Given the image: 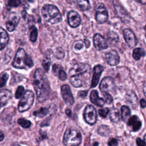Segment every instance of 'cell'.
<instances>
[{
    "mask_svg": "<svg viewBox=\"0 0 146 146\" xmlns=\"http://www.w3.org/2000/svg\"><path fill=\"white\" fill-rule=\"evenodd\" d=\"M119 38L117 34L114 32H111L107 37L108 42L111 46L116 44L119 41Z\"/></svg>",
    "mask_w": 146,
    "mask_h": 146,
    "instance_id": "cell-22",
    "label": "cell"
},
{
    "mask_svg": "<svg viewBox=\"0 0 146 146\" xmlns=\"http://www.w3.org/2000/svg\"><path fill=\"white\" fill-rule=\"evenodd\" d=\"M38 36V30L34 26L30 27V39L31 42H35Z\"/></svg>",
    "mask_w": 146,
    "mask_h": 146,
    "instance_id": "cell-28",
    "label": "cell"
},
{
    "mask_svg": "<svg viewBox=\"0 0 146 146\" xmlns=\"http://www.w3.org/2000/svg\"><path fill=\"white\" fill-rule=\"evenodd\" d=\"M21 3V0H8L7 5L9 7H15L19 6Z\"/></svg>",
    "mask_w": 146,
    "mask_h": 146,
    "instance_id": "cell-35",
    "label": "cell"
},
{
    "mask_svg": "<svg viewBox=\"0 0 146 146\" xmlns=\"http://www.w3.org/2000/svg\"><path fill=\"white\" fill-rule=\"evenodd\" d=\"M54 55L58 59H62L64 56V50L62 47H57L54 51Z\"/></svg>",
    "mask_w": 146,
    "mask_h": 146,
    "instance_id": "cell-30",
    "label": "cell"
},
{
    "mask_svg": "<svg viewBox=\"0 0 146 146\" xmlns=\"http://www.w3.org/2000/svg\"><path fill=\"white\" fill-rule=\"evenodd\" d=\"M34 100V95L33 92L30 90L26 91L18 104L19 111L23 112L30 108L33 104Z\"/></svg>",
    "mask_w": 146,
    "mask_h": 146,
    "instance_id": "cell-6",
    "label": "cell"
},
{
    "mask_svg": "<svg viewBox=\"0 0 146 146\" xmlns=\"http://www.w3.org/2000/svg\"><path fill=\"white\" fill-rule=\"evenodd\" d=\"M140 3L143 5H145L146 4V0H137Z\"/></svg>",
    "mask_w": 146,
    "mask_h": 146,
    "instance_id": "cell-48",
    "label": "cell"
},
{
    "mask_svg": "<svg viewBox=\"0 0 146 146\" xmlns=\"http://www.w3.org/2000/svg\"><path fill=\"white\" fill-rule=\"evenodd\" d=\"M140 106L142 108H145L146 107V101L144 99H141L140 101Z\"/></svg>",
    "mask_w": 146,
    "mask_h": 146,
    "instance_id": "cell-44",
    "label": "cell"
},
{
    "mask_svg": "<svg viewBox=\"0 0 146 146\" xmlns=\"http://www.w3.org/2000/svg\"><path fill=\"white\" fill-rule=\"evenodd\" d=\"M66 113L67 116H68L69 117L71 116V111L70 109H67L66 110Z\"/></svg>",
    "mask_w": 146,
    "mask_h": 146,
    "instance_id": "cell-46",
    "label": "cell"
},
{
    "mask_svg": "<svg viewBox=\"0 0 146 146\" xmlns=\"http://www.w3.org/2000/svg\"><path fill=\"white\" fill-rule=\"evenodd\" d=\"M79 9L82 11H86L90 9L89 0H76Z\"/></svg>",
    "mask_w": 146,
    "mask_h": 146,
    "instance_id": "cell-23",
    "label": "cell"
},
{
    "mask_svg": "<svg viewBox=\"0 0 146 146\" xmlns=\"http://www.w3.org/2000/svg\"><path fill=\"white\" fill-rule=\"evenodd\" d=\"M103 95L104 96V100L106 103H107V104H111L112 102V98L111 96V95H110L108 93H103Z\"/></svg>",
    "mask_w": 146,
    "mask_h": 146,
    "instance_id": "cell-36",
    "label": "cell"
},
{
    "mask_svg": "<svg viewBox=\"0 0 146 146\" xmlns=\"http://www.w3.org/2000/svg\"><path fill=\"white\" fill-rule=\"evenodd\" d=\"M108 14L106 7L103 3L100 4L96 12V21L98 23L102 24L105 23L108 20Z\"/></svg>",
    "mask_w": 146,
    "mask_h": 146,
    "instance_id": "cell-9",
    "label": "cell"
},
{
    "mask_svg": "<svg viewBox=\"0 0 146 146\" xmlns=\"http://www.w3.org/2000/svg\"><path fill=\"white\" fill-rule=\"evenodd\" d=\"M143 92L145 96L146 97V83L144 85V87H143Z\"/></svg>",
    "mask_w": 146,
    "mask_h": 146,
    "instance_id": "cell-47",
    "label": "cell"
},
{
    "mask_svg": "<svg viewBox=\"0 0 146 146\" xmlns=\"http://www.w3.org/2000/svg\"><path fill=\"white\" fill-rule=\"evenodd\" d=\"M104 59L110 66H116L120 62V57L117 52L115 50H111L104 55Z\"/></svg>",
    "mask_w": 146,
    "mask_h": 146,
    "instance_id": "cell-11",
    "label": "cell"
},
{
    "mask_svg": "<svg viewBox=\"0 0 146 146\" xmlns=\"http://www.w3.org/2000/svg\"><path fill=\"white\" fill-rule=\"evenodd\" d=\"M124 38L130 48H133L137 43V38L133 31L129 29H125L123 30Z\"/></svg>",
    "mask_w": 146,
    "mask_h": 146,
    "instance_id": "cell-10",
    "label": "cell"
},
{
    "mask_svg": "<svg viewBox=\"0 0 146 146\" xmlns=\"http://www.w3.org/2000/svg\"><path fill=\"white\" fill-rule=\"evenodd\" d=\"M127 124L129 127H131L133 131L136 132L139 130L141 128V122L137 116L133 115L129 119Z\"/></svg>",
    "mask_w": 146,
    "mask_h": 146,
    "instance_id": "cell-17",
    "label": "cell"
},
{
    "mask_svg": "<svg viewBox=\"0 0 146 146\" xmlns=\"http://www.w3.org/2000/svg\"><path fill=\"white\" fill-rule=\"evenodd\" d=\"M3 137H4V135H3V133L2 131H1V137H0L1 141H2V140H3Z\"/></svg>",
    "mask_w": 146,
    "mask_h": 146,
    "instance_id": "cell-49",
    "label": "cell"
},
{
    "mask_svg": "<svg viewBox=\"0 0 146 146\" xmlns=\"http://www.w3.org/2000/svg\"><path fill=\"white\" fill-rule=\"evenodd\" d=\"M13 146H21L19 144H15Z\"/></svg>",
    "mask_w": 146,
    "mask_h": 146,
    "instance_id": "cell-51",
    "label": "cell"
},
{
    "mask_svg": "<svg viewBox=\"0 0 146 146\" xmlns=\"http://www.w3.org/2000/svg\"><path fill=\"white\" fill-rule=\"evenodd\" d=\"M42 15L44 20L48 23L55 24L62 21V15L58 9L52 5H45L42 10Z\"/></svg>",
    "mask_w": 146,
    "mask_h": 146,
    "instance_id": "cell-3",
    "label": "cell"
},
{
    "mask_svg": "<svg viewBox=\"0 0 146 146\" xmlns=\"http://www.w3.org/2000/svg\"><path fill=\"white\" fill-rule=\"evenodd\" d=\"M115 88V81L112 78L107 76L104 78L101 81L100 84V90L103 94L112 92Z\"/></svg>",
    "mask_w": 146,
    "mask_h": 146,
    "instance_id": "cell-8",
    "label": "cell"
},
{
    "mask_svg": "<svg viewBox=\"0 0 146 146\" xmlns=\"http://www.w3.org/2000/svg\"><path fill=\"white\" fill-rule=\"evenodd\" d=\"M118 144V141L117 139L112 138L111 139L108 143V144L109 146H117Z\"/></svg>",
    "mask_w": 146,
    "mask_h": 146,
    "instance_id": "cell-41",
    "label": "cell"
},
{
    "mask_svg": "<svg viewBox=\"0 0 146 146\" xmlns=\"http://www.w3.org/2000/svg\"><path fill=\"white\" fill-rule=\"evenodd\" d=\"M94 44L95 47L99 51L107 49L108 43L104 38L100 34H96L94 36Z\"/></svg>",
    "mask_w": 146,
    "mask_h": 146,
    "instance_id": "cell-15",
    "label": "cell"
},
{
    "mask_svg": "<svg viewBox=\"0 0 146 146\" xmlns=\"http://www.w3.org/2000/svg\"><path fill=\"white\" fill-rule=\"evenodd\" d=\"M131 114V111L127 106H123L121 108V119L124 121H126Z\"/></svg>",
    "mask_w": 146,
    "mask_h": 146,
    "instance_id": "cell-25",
    "label": "cell"
},
{
    "mask_svg": "<svg viewBox=\"0 0 146 146\" xmlns=\"http://www.w3.org/2000/svg\"><path fill=\"white\" fill-rule=\"evenodd\" d=\"M87 92L88 91H81L80 92H79L78 93V96L80 98H84L87 95Z\"/></svg>",
    "mask_w": 146,
    "mask_h": 146,
    "instance_id": "cell-43",
    "label": "cell"
},
{
    "mask_svg": "<svg viewBox=\"0 0 146 146\" xmlns=\"http://www.w3.org/2000/svg\"><path fill=\"white\" fill-rule=\"evenodd\" d=\"M59 78L62 80H64L67 78V74L63 70H61L59 72Z\"/></svg>",
    "mask_w": 146,
    "mask_h": 146,
    "instance_id": "cell-39",
    "label": "cell"
},
{
    "mask_svg": "<svg viewBox=\"0 0 146 146\" xmlns=\"http://www.w3.org/2000/svg\"><path fill=\"white\" fill-rule=\"evenodd\" d=\"M81 142L82 135L77 129L70 128L65 132L63 137V143L66 146H78Z\"/></svg>",
    "mask_w": 146,
    "mask_h": 146,
    "instance_id": "cell-5",
    "label": "cell"
},
{
    "mask_svg": "<svg viewBox=\"0 0 146 146\" xmlns=\"http://www.w3.org/2000/svg\"><path fill=\"white\" fill-rule=\"evenodd\" d=\"M83 47V42L82 41L76 42L74 44V48L76 50H80Z\"/></svg>",
    "mask_w": 146,
    "mask_h": 146,
    "instance_id": "cell-40",
    "label": "cell"
},
{
    "mask_svg": "<svg viewBox=\"0 0 146 146\" xmlns=\"http://www.w3.org/2000/svg\"><path fill=\"white\" fill-rule=\"evenodd\" d=\"M127 99L130 102L129 103H132V105H137V98L136 96V95L135 93L132 92L130 94H127Z\"/></svg>",
    "mask_w": 146,
    "mask_h": 146,
    "instance_id": "cell-31",
    "label": "cell"
},
{
    "mask_svg": "<svg viewBox=\"0 0 146 146\" xmlns=\"http://www.w3.org/2000/svg\"><path fill=\"white\" fill-rule=\"evenodd\" d=\"M68 22L71 27H76L81 23V18L79 14L75 11H70L67 15Z\"/></svg>",
    "mask_w": 146,
    "mask_h": 146,
    "instance_id": "cell-14",
    "label": "cell"
},
{
    "mask_svg": "<svg viewBox=\"0 0 146 146\" xmlns=\"http://www.w3.org/2000/svg\"><path fill=\"white\" fill-rule=\"evenodd\" d=\"M98 133L103 136H107L110 133V128L106 125L100 126L98 129Z\"/></svg>",
    "mask_w": 146,
    "mask_h": 146,
    "instance_id": "cell-26",
    "label": "cell"
},
{
    "mask_svg": "<svg viewBox=\"0 0 146 146\" xmlns=\"http://www.w3.org/2000/svg\"><path fill=\"white\" fill-rule=\"evenodd\" d=\"M70 81L75 87L87 86L91 77V67L88 64H75L69 72Z\"/></svg>",
    "mask_w": 146,
    "mask_h": 146,
    "instance_id": "cell-1",
    "label": "cell"
},
{
    "mask_svg": "<svg viewBox=\"0 0 146 146\" xmlns=\"http://www.w3.org/2000/svg\"><path fill=\"white\" fill-rule=\"evenodd\" d=\"M110 117L111 120L113 123H117L120 120V113L119 110L116 108H113L110 112Z\"/></svg>",
    "mask_w": 146,
    "mask_h": 146,
    "instance_id": "cell-21",
    "label": "cell"
},
{
    "mask_svg": "<svg viewBox=\"0 0 146 146\" xmlns=\"http://www.w3.org/2000/svg\"><path fill=\"white\" fill-rule=\"evenodd\" d=\"M19 19V17L16 13H11L6 21V26L7 29L10 32L14 31L18 25Z\"/></svg>",
    "mask_w": 146,
    "mask_h": 146,
    "instance_id": "cell-13",
    "label": "cell"
},
{
    "mask_svg": "<svg viewBox=\"0 0 146 146\" xmlns=\"http://www.w3.org/2000/svg\"><path fill=\"white\" fill-rule=\"evenodd\" d=\"M33 64L31 58L26 54L25 51L23 48L18 49L13 63V67L19 69H25L32 67Z\"/></svg>",
    "mask_w": 146,
    "mask_h": 146,
    "instance_id": "cell-4",
    "label": "cell"
},
{
    "mask_svg": "<svg viewBox=\"0 0 146 146\" xmlns=\"http://www.w3.org/2000/svg\"><path fill=\"white\" fill-rule=\"evenodd\" d=\"M85 121L90 125H94L96 122L97 113L95 107L92 105H87L83 113Z\"/></svg>",
    "mask_w": 146,
    "mask_h": 146,
    "instance_id": "cell-7",
    "label": "cell"
},
{
    "mask_svg": "<svg viewBox=\"0 0 146 146\" xmlns=\"http://www.w3.org/2000/svg\"><path fill=\"white\" fill-rule=\"evenodd\" d=\"M1 50H2L7 44L9 37L7 32L2 27H1Z\"/></svg>",
    "mask_w": 146,
    "mask_h": 146,
    "instance_id": "cell-20",
    "label": "cell"
},
{
    "mask_svg": "<svg viewBox=\"0 0 146 146\" xmlns=\"http://www.w3.org/2000/svg\"><path fill=\"white\" fill-rule=\"evenodd\" d=\"M61 94L63 99L66 104L68 105H72L74 104V97L72 96L71 89L68 85L64 84L62 86L61 88Z\"/></svg>",
    "mask_w": 146,
    "mask_h": 146,
    "instance_id": "cell-12",
    "label": "cell"
},
{
    "mask_svg": "<svg viewBox=\"0 0 146 146\" xmlns=\"http://www.w3.org/2000/svg\"><path fill=\"white\" fill-rule=\"evenodd\" d=\"M12 97L11 92L7 89H3L1 90L0 92V103H1V107H2L5 105L7 104V103L10 100Z\"/></svg>",
    "mask_w": 146,
    "mask_h": 146,
    "instance_id": "cell-18",
    "label": "cell"
},
{
    "mask_svg": "<svg viewBox=\"0 0 146 146\" xmlns=\"http://www.w3.org/2000/svg\"><path fill=\"white\" fill-rule=\"evenodd\" d=\"M109 110L107 108H102L99 110V113L102 117H106L108 113Z\"/></svg>",
    "mask_w": 146,
    "mask_h": 146,
    "instance_id": "cell-37",
    "label": "cell"
},
{
    "mask_svg": "<svg viewBox=\"0 0 146 146\" xmlns=\"http://www.w3.org/2000/svg\"><path fill=\"white\" fill-rule=\"evenodd\" d=\"M136 144L137 146H145V143L140 138H137Z\"/></svg>",
    "mask_w": 146,
    "mask_h": 146,
    "instance_id": "cell-42",
    "label": "cell"
},
{
    "mask_svg": "<svg viewBox=\"0 0 146 146\" xmlns=\"http://www.w3.org/2000/svg\"><path fill=\"white\" fill-rule=\"evenodd\" d=\"M84 43H85L86 46L87 48L89 47V46H90V40H89L88 39H84Z\"/></svg>",
    "mask_w": 146,
    "mask_h": 146,
    "instance_id": "cell-45",
    "label": "cell"
},
{
    "mask_svg": "<svg viewBox=\"0 0 146 146\" xmlns=\"http://www.w3.org/2000/svg\"><path fill=\"white\" fill-rule=\"evenodd\" d=\"M145 55V51L141 48H135L132 53L133 58L136 60H139L142 56H144Z\"/></svg>",
    "mask_w": 146,
    "mask_h": 146,
    "instance_id": "cell-24",
    "label": "cell"
},
{
    "mask_svg": "<svg viewBox=\"0 0 146 146\" xmlns=\"http://www.w3.org/2000/svg\"><path fill=\"white\" fill-rule=\"evenodd\" d=\"M24 91H25V89L23 86H19L17 88V91L15 92V96L16 99L21 98L24 94Z\"/></svg>",
    "mask_w": 146,
    "mask_h": 146,
    "instance_id": "cell-34",
    "label": "cell"
},
{
    "mask_svg": "<svg viewBox=\"0 0 146 146\" xmlns=\"http://www.w3.org/2000/svg\"><path fill=\"white\" fill-rule=\"evenodd\" d=\"M144 30L145 31V36H146V25L144 26Z\"/></svg>",
    "mask_w": 146,
    "mask_h": 146,
    "instance_id": "cell-52",
    "label": "cell"
},
{
    "mask_svg": "<svg viewBox=\"0 0 146 146\" xmlns=\"http://www.w3.org/2000/svg\"><path fill=\"white\" fill-rule=\"evenodd\" d=\"M144 141H145V146H146V134L144 135Z\"/></svg>",
    "mask_w": 146,
    "mask_h": 146,
    "instance_id": "cell-50",
    "label": "cell"
},
{
    "mask_svg": "<svg viewBox=\"0 0 146 146\" xmlns=\"http://www.w3.org/2000/svg\"><path fill=\"white\" fill-rule=\"evenodd\" d=\"M9 78V74L7 73H3L1 74V78H0V86L1 87H3V86H5L7 80Z\"/></svg>",
    "mask_w": 146,
    "mask_h": 146,
    "instance_id": "cell-32",
    "label": "cell"
},
{
    "mask_svg": "<svg viewBox=\"0 0 146 146\" xmlns=\"http://www.w3.org/2000/svg\"><path fill=\"white\" fill-rule=\"evenodd\" d=\"M91 102L98 107H102L104 104V100L100 98L98 96V93L96 90H92L90 94Z\"/></svg>",
    "mask_w": 146,
    "mask_h": 146,
    "instance_id": "cell-19",
    "label": "cell"
},
{
    "mask_svg": "<svg viewBox=\"0 0 146 146\" xmlns=\"http://www.w3.org/2000/svg\"><path fill=\"white\" fill-rule=\"evenodd\" d=\"M51 63V60L49 58H46L45 59H43L42 62V66L44 68V70L46 72H47L49 70L50 66Z\"/></svg>",
    "mask_w": 146,
    "mask_h": 146,
    "instance_id": "cell-33",
    "label": "cell"
},
{
    "mask_svg": "<svg viewBox=\"0 0 146 146\" xmlns=\"http://www.w3.org/2000/svg\"><path fill=\"white\" fill-rule=\"evenodd\" d=\"M62 70V67H61V66L59 65V64H55L53 65L52 66V70H53V72L56 74L57 73L59 74V71Z\"/></svg>",
    "mask_w": 146,
    "mask_h": 146,
    "instance_id": "cell-38",
    "label": "cell"
},
{
    "mask_svg": "<svg viewBox=\"0 0 146 146\" xmlns=\"http://www.w3.org/2000/svg\"><path fill=\"white\" fill-rule=\"evenodd\" d=\"M103 70H104L103 67L100 64L96 65V66L94 67L93 69V72H92V82H91V87L92 88L96 87V85L98 84L100 77V75L102 71H103Z\"/></svg>",
    "mask_w": 146,
    "mask_h": 146,
    "instance_id": "cell-16",
    "label": "cell"
},
{
    "mask_svg": "<svg viewBox=\"0 0 146 146\" xmlns=\"http://www.w3.org/2000/svg\"><path fill=\"white\" fill-rule=\"evenodd\" d=\"M18 123L24 128H28L31 125V123L30 121L23 118L19 119L18 120Z\"/></svg>",
    "mask_w": 146,
    "mask_h": 146,
    "instance_id": "cell-29",
    "label": "cell"
},
{
    "mask_svg": "<svg viewBox=\"0 0 146 146\" xmlns=\"http://www.w3.org/2000/svg\"><path fill=\"white\" fill-rule=\"evenodd\" d=\"M33 85L38 100L39 102H43L47 100L50 95V87L47 77L40 68L36 69L35 72Z\"/></svg>",
    "mask_w": 146,
    "mask_h": 146,
    "instance_id": "cell-2",
    "label": "cell"
},
{
    "mask_svg": "<svg viewBox=\"0 0 146 146\" xmlns=\"http://www.w3.org/2000/svg\"><path fill=\"white\" fill-rule=\"evenodd\" d=\"M49 113V110L46 107H42L39 110L33 112V115L35 116L42 117L46 116Z\"/></svg>",
    "mask_w": 146,
    "mask_h": 146,
    "instance_id": "cell-27",
    "label": "cell"
}]
</instances>
